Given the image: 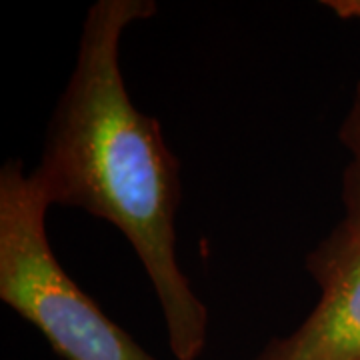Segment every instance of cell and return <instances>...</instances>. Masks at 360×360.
<instances>
[{
	"label": "cell",
	"instance_id": "277c9868",
	"mask_svg": "<svg viewBox=\"0 0 360 360\" xmlns=\"http://www.w3.org/2000/svg\"><path fill=\"white\" fill-rule=\"evenodd\" d=\"M338 139L350 150V162L342 172V226L360 236V82L356 84L352 104L338 130Z\"/></svg>",
	"mask_w": 360,
	"mask_h": 360
},
{
	"label": "cell",
	"instance_id": "3957f363",
	"mask_svg": "<svg viewBox=\"0 0 360 360\" xmlns=\"http://www.w3.org/2000/svg\"><path fill=\"white\" fill-rule=\"evenodd\" d=\"M321 298L307 321L255 360H360V236L338 224L307 257Z\"/></svg>",
	"mask_w": 360,
	"mask_h": 360
},
{
	"label": "cell",
	"instance_id": "7a4b0ae2",
	"mask_svg": "<svg viewBox=\"0 0 360 360\" xmlns=\"http://www.w3.org/2000/svg\"><path fill=\"white\" fill-rule=\"evenodd\" d=\"M49 208L22 162L6 160L0 168V300L63 360H156L66 274L46 236Z\"/></svg>",
	"mask_w": 360,
	"mask_h": 360
},
{
	"label": "cell",
	"instance_id": "5b68a950",
	"mask_svg": "<svg viewBox=\"0 0 360 360\" xmlns=\"http://www.w3.org/2000/svg\"><path fill=\"white\" fill-rule=\"evenodd\" d=\"M322 4L342 20H360V0H326Z\"/></svg>",
	"mask_w": 360,
	"mask_h": 360
},
{
	"label": "cell",
	"instance_id": "6da1fadb",
	"mask_svg": "<svg viewBox=\"0 0 360 360\" xmlns=\"http://www.w3.org/2000/svg\"><path fill=\"white\" fill-rule=\"evenodd\" d=\"M156 14L155 0H98L82 22L77 63L30 172L49 206H72L127 236L160 302L170 352L198 360L208 310L176 258L180 165L160 122L130 101L120 70L127 28Z\"/></svg>",
	"mask_w": 360,
	"mask_h": 360
}]
</instances>
